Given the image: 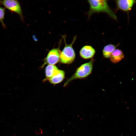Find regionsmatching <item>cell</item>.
<instances>
[{"label":"cell","mask_w":136,"mask_h":136,"mask_svg":"<svg viewBox=\"0 0 136 136\" xmlns=\"http://www.w3.org/2000/svg\"><path fill=\"white\" fill-rule=\"evenodd\" d=\"M118 45V44L115 45L109 44L105 46L102 51L104 57L105 58H110L112 53Z\"/></svg>","instance_id":"30bf717a"},{"label":"cell","mask_w":136,"mask_h":136,"mask_svg":"<svg viewBox=\"0 0 136 136\" xmlns=\"http://www.w3.org/2000/svg\"><path fill=\"white\" fill-rule=\"evenodd\" d=\"M124 56L122 51L120 49H116L112 53L110 57V61L113 63H117L124 57Z\"/></svg>","instance_id":"ba28073f"},{"label":"cell","mask_w":136,"mask_h":136,"mask_svg":"<svg viewBox=\"0 0 136 136\" xmlns=\"http://www.w3.org/2000/svg\"><path fill=\"white\" fill-rule=\"evenodd\" d=\"M95 52V49L91 46L86 45L81 49L79 54L80 56L83 58L88 59L92 58Z\"/></svg>","instance_id":"52a82bcc"},{"label":"cell","mask_w":136,"mask_h":136,"mask_svg":"<svg viewBox=\"0 0 136 136\" xmlns=\"http://www.w3.org/2000/svg\"><path fill=\"white\" fill-rule=\"evenodd\" d=\"M87 2L90 6L87 13L88 19L94 13L103 12L106 13L112 19L117 20V16L108 5L107 1L91 0L88 1Z\"/></svg>","instance_id":"6da1fadb"},{"label":"cell","mask_w":136,"mask_h":136,"mask_svg":"<svg viewBox=\"0 0 136 136\" xmlns=\"http://www.w3.org/2000/svg\"><path fill=\"white\" fill-rule=\"evenodd\" d=\"M5 14V8L0 6V22L2 23L3 26L4 28H6V26L4 22Z\"/></svg>","instance_id":"7c38bea8"},{"label":"cell","mask_w":136,"mask_h":136,"mask_svg":"<svg viewBox=\"0 0 136 136\" xmlns=\"http://www.w3.org/2000/svg\"><path fill=\"white\" fill-rule=\"evenodd\" d=\"M94 61V59H92L89 62L81 65L77 69L74 74L66 81L64 86L66 85L73 80L84 78L90 75L92 71Z\"/></svg>","instance_id":"7a4b0ae2"},{"label":"cell","mask_w":136,"mask_h":136,"mask_svg":"<svg viewBox=\"0 0 136 136\" xmlns=\"http://www.w3.org/2000/svg\"><path fill=\"white\" fill-rule=\"evenodd\" d=\"M64 72L59 70L57 73L49 80L51 83L56 84L61 82L64 79Z\"/></svg>","instance_id":"9c48e42d"},{"label":"cell","mask_w":136,"mask_h":136,"mask_svg":"<svg viewBox=\"0 0 136 136\" xmlns=\"http://www.w3.org/2000/svg\"><path fill=\"white\" fill-rule=\"evenodd\" d=\"M59 70L57 67L55 65L50 64L48 65L46 67L45 70L46 79L49 80L56 74Z\"/></svg>","instance_id":"8fae6325"},{"label":"cell","mask_w":136,"mask_h":136,"mask_svg":"<svg viewBox=\"0 0 136 136\" xmlns=\"http://www.w3.org/2000/svg\"><path fill=\"white\" fill-rule=\"evenodd\" d=\"M0 4L10 11L18 14L23 21V16L20 4L17 0H0Z\"/></svg>","instance_id":"277c9868"},{"label":"cell","mask_w":136,"mask_h":136,"mask_svg":"<svg viewBox=\"0 0 136 136\" xmlns=\"http://www.w3.org/2000/svg\"><path fill=\"white\" fill-rule=\"evenodd\" d=\"M117 10L128 13L133 5L136 4V0H118L115 1Z\"/></svg>","instance_id":"8992f818"},{"label":"cell","mask_w":136,"mask_h":136,"mask_svg":"<svg viewBox=\"0 0 136 136\" xmlns=\"http://www.w3.org/2000/svg\"><path fill=\"white\" fill-rule=\"evenodd\" d=\"M63 37L65 44L62 51H61L60 60L62 63L69 64L73 62L75 58L76 54L73 47V45L76 40L77 36L74 37L72 43L70 44H67L66 43L65 38L64 36Z\"/></svg>","instance_id":"3957f363"},{"label":"cell","mask_w":136,"mask_h":136,"mask_svg":"<svg viewBox=\"0 0 136 136\" xmlns=\"http://www.w3.org/2000/svg\"><path fill=\"white\" fill-rule=\"evenodd\" d=\"M61 52L59 48L52 49L49 52L45 58L46 62L50 65L55 64L60 60Z\"/></svg>","instance_id":"5b68a950"}]
</instances>
